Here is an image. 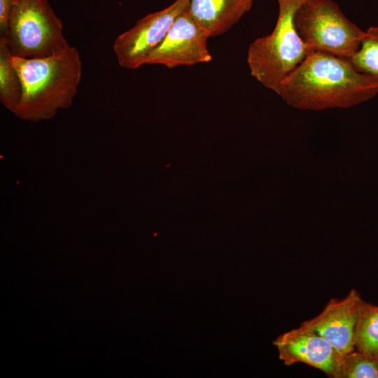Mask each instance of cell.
I'll return each instance as SVG.
<instances>
[{
  "label": "cell",
  "mask_w": 378,
  "mask_h": 378,
  "mask_svg": "<svg viewBox=\"0 0 378 378\" xmlns=\"http://www.w3.org/2000/svg\"><path fill=\"white\" fill-rule=\"evenodd\" d=\"M355 349L378 356V306L360 301L356 323Z\"/></svg>",
  "instance_id": "7c38bea8"
},
{
  "label": "cell",
  "mask_w": 378,
  "mask_h": 378,
  "mask_svg": "<svg viewBox=\"0 0 378 378\" xmlns=\"http://www.w3.org/2000/svg\"><path fill=\"white\" fill-rule=\"evenodd\" d=\"M333 378H378V356L354 349L340 356Z\"/></svg>",
  "instance_id": "4fadbf2b"
},
{
  "label": "cell",
  "mask_w": 378,
  "mask_h": 378,
  "mask_svg": "<svg viewBox=\"0 0 378 378\" xmlns=\"http://www.w3.org/2000/svg\"><path fill=\"white\" fill-rule=\"evenodd\" d=\"M22 83V95L13 112L18 118L38 122L69 108L78 91L82 62L76 48L70 46L57 55L40 58L11 55Z\"/></svg>",
  "instance_id": "7a4b0ae2"
},
{
  "label": "cell",
  "mask_w": 378,
  "mask_h": 378,
  "mask_svg": "<svg viewBox=\"0 0 378 378\" xmlns=\"http://www.w3.org/2000/svg\"><path fill=\"white\" fill-rule=\"evenodd\" d=\"M187 9L176 18L146 64H160L172 69L211 61L206 43L209 36L192 20Z\"/></svg>",
  "instance_id": "52a82bcc"
},
{
  "label": "cell",
  "mask_w": 378,
  "mask_h": 378,
  "mask_svg": "<svg viewBox=\"0 0 378 378\" xmlns=\"http://www.w3.org/2000/svg\"><path fill=\"white\" fill-rule=\"evenodd\" d=\"M2 37L11 54L22 58L57 55L69 46L48 0H15Z\"/></svg>",
  "instance_id": "277c9868"
},
{
  "label": "cell",
  "mask_w": 378,
  "mask_h": 378,
  "mask_svg": "<svg viewBox=\"0 0 378 378\" xmlns=\"http://www.w3.org/2000/svg\"><path fill=\"white\" fill-rule=\"evenodd\" d=\"M251 0H189L188 12L209 36H219L230 29L250 10Z\"/></svg>",
  "instance_id": "30bf717a"
},
{
  "label": "cell",
  "mask_w": 378,
  "mask_h": 378,
  "mask_svg": "<svg viewBox=\"0 0 378 378\" xmlns=\"http://www.w3.org/2000/svg\"><path fill=\"white\" fill-rule=\"evenodd\" d=\"M307 1L277 0L279 15L274 30L249 46L247 62L251 76L276 93L282 82L312 52L295 23L298 10Z\"/></svg>",
  "instance_id": "3957f363"
},
{
  "label": "cell",
  "mask_w": 378,
  "mask_h": 378,
  "mask_svg": "<svg viewBox=\"0 0 378 378\" xmlns=\"http://www.w3.org/2000/svg\"><path fill=\"white\" fill-rule=\"evenodd\" d=\"M349 60L356 70L378 82V27L365 31L358 48Z\"/></svg>",
  "instance_id": "5bb4252c"
},
{
  "label": "cell",
  "mask_w": 378,
  "mask_h": 378,
  "mask_svg": "<svg viewBox=\"0 0 378 378\" xmlns=\"http://www.w3.org/2000/svg\"><path fill=\"white\" fill-rule=\"evenodd\" d=\"M362 298L351 289L342 299L332 298L321 312L302 325L325 338L340 355L355 349L354 340L359 306Z\"/></svg>",
  "instance_id": "ba28073f"
},
{
  "label": "cell",
  "mask_w": 378,
  "mask_h": 378,
  "mask_svg": "<svg viewBox=\"0 0 378 378\" xmlns=\"http://www.w3.org/2000/svg\"><path fill=\"white\" fill-rule=\"evenodd\" d=\"M15 0H0V32L4 36L7 30L9 18Z\"/></svg>",
  "instance_id": "9a60e30c"
},
{
  "label": "cell",
  "mask_w": 378,
  "mask_h": 378,
  "mask_svg": "<svg viewBox=\"0 0 378 378\" xmlns=\"http://www.w3.org/2000/svg\"><path fill=\"white\" fill-rule=\"evenodd\" d=\"M297 31L312 51L349 59L357 50L365 31L351 22L332 0H309L297 11Z\"/></svg>",
  "instance_id": "5b68a950"
},
{
  "label": "cell",
  "mask_w": 378,
  "mask_h": 378,
  "mask_svg": "<svg viewBox=\"0 0 378 378\" xmlns=\"http://www.w3.org/2000/svg\"><path fill=\"white\" fill-rule=\"evenodd\" d=\"M251 1H253V0H251Z\"/></svg>",
  "instance_id": "2e32d148"
},
{
  "label": "cell",
  "mask_w": 378,
  "mask_h": 378,
  "mask_svg": "<svg viewBox=\"0 0 378 378\" xmlns=\"http://www.w3.org/2000/svg\"><path fill=\"white\" fill-rule=\"evenodd\" d=\"M11 52L4 37H0V101L13 113L22 95L20 76L11 61Z\"/></svg>",
  "instance_id": "8fae6325"
},
{
  "label": "cell",
  "mask_w": 378,
  "mask_h": 378,
  "mask_svg": "<svg viewBox=\"0 0 378 378\" xmlns=\"http://www.w3.org/2000/svg\"><path fill=\"white\" fill-rule=\"evenodd\" d=\"M189 0H176L168 7L141 18L115 40L113 50L120 66L136 69L162 43L176 18L188 7Z\"/></svg>",
  "instance_id": "8992f818"
},
{
  "label": "cell",
  "mask_w": 378,
  "mask_h": 378,
  "mask_svg": "<svg viewBox=\"0 0 378 378\" xmlns=\"http://www.w3.org/2000/svg\"><path fill=\"white\" fill-rule=\"evenodd\" d=\"M273 344L286 365L304 363L330 377L340 356L325 338L302 324L279 335Z\"/></svg>",
  "instance_id": "9c48e42d"
},
{
  "label": "cell",
  "mask_w": 378,
  "mask_h": 378,
  "mask_svg": "<svg viewBox=\"0 0 378 378\" xmlns=\"http://www.w3.org/2000/svg\"><path fill=\"white\" fill-rule=\"evenodd\" d=\"M276 94L302 110L349 108L378 94V82L347 59L312 51L282 82Z\"/></svg>",
  "instance_id": "6da1fadb"
}]
</instances>
